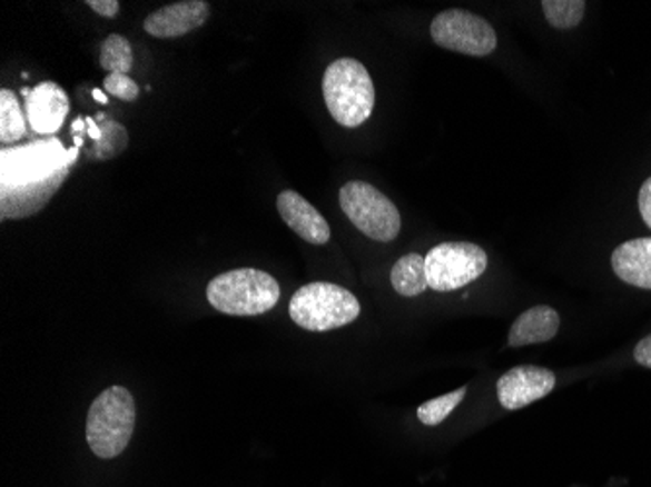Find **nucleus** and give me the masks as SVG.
Listing matches in <instances>:
<instances>
[{"label": "nucleus", "instance_id": "nucleus-1", "mask_svg": "<svg viewBox=\"0 0 651 487\" xmlns=\"http://www.w3.org/2000/svg\"><path fill=\"white\" fill-rule=\"evenodd\" d=\"M82 145L65 149L49 137L0 152V219H28L40 212L77 165Z\"/></svg>", "mask_w": 651, "mask_h": 487}, {"label": "nucleus", "instance_id": "nucleus-2", "mask_svg": "<svg viewBox=\"0 0 651 487\" xmlns=\"http://www.w3.org/2000/svg\"><path fill=\"white\" fill-rule=\"evenodd\" d=\"M324 102L339 126L359 127L375 110V85L365 64L344 57L326 69L322 79Z\"/></svg>", "mask_w": 651, "mask_h": 487}, {"label": "nucleus", "instance_id": "nucleus-3", "mask_svg": "<svg viewBox=\"0 0 651 487\" xmlns=\"http://www.w3.org/2000/svg\"><path fill=\"white\" fill-rule=\"evenodd\" d=\"M279 297V285L262 269H230L207 285L209 305L228 316L266 315Z\"/></svg>", "mask_w": 651, "mask_h": 487}, {"label": "nucleus", "instance_id": "nucleus-4", "mask_svg": "<svg viewBox=\"0 0 651 487\" xmlns=\"http://www.w3.org/2000/svg\"><path fill=\"white\" fill-rule=\"evenodd\" d=\"M137 409L124 386L106 388L88 409L87 440L98 458H116L134 437Z\"/></svg>", "mask_w": 651, "mask_h": 487}, {"label": "nucleus", "instance_id": "nucleus-5", "mask_svg": "<svg viewBox=\"0 0 651 487\" xmlns=\"http://www.w3.org/2000/svg\"><path fill=\"white\" fill-rule=\"evenodd\" d=\"M293 322L308 331H331L355 322L362 305L354 292L334 284H308L289 302Z\"/></svg>", "mask_w": 651, "mask_h": 487}, {"label": "nucleus", "instance_id": "nucleus-6", "mask_svg": "<svg viewBox=\"0 0 651 487\" xmlns=\"http://www.w3.org/2000/svg\"><path fill=\"white\" fill-rule=\"evenodd\" d=\"M339 207L371 240L391 242L401 235L402 219L396 205L367 181H347L339 189Z\"/></svg>", "mask_w": 651, "mask_h": 487}, {"label": "nucleus", "instance_id": "nucleus-7", "mask_svg": "<svg viewBox=\"0 0 651 487\" xmlns=\"http://www.w3.org/2000/svg\"><path fill=\"white\" fill-rule=\"evenodd\" d=\"M486 268V252L472 242H443L425 256L427 284L433 291H456L476 281Z\"/></svg>", "mask_w": 651, "mask_h": 487}, {"label": "nucleus", "instance_id": "nucleus-8", "mask_svg": "<svg viewBox=\"0 0 651 487\" xmlns=\"http://www.w3.org/2000/svg\"><path fill=\"white\" fill-rule=\"evenodd\" d=\"M432 38L440 48L471 57H486L497 48L492 24L463 9L443 10L433 18Z\"/></svg>", "mask_w": 651, "mask_h": 487}, {"label": "nucleus", "instance_id": "nucleus-9", "mask_svg": "<svg viewBox=\"0 0 651 487\" xmlns=\"http://www.w3.org/2000/svg\"><path fill=\"white\" fill-rule=\"evenodd\" d=\"M556 386L554 372L534 365H523L515 369L507 370L500 380H497V400L502 408L507 411L525 408L533 401L542 400L549 396Z\"/></svg>", "mask_w": 651, "mask_h": 487}, {"label": "nucleus", "instance_id": "nucleus-10", "mask_svg": "<svg viewBox=\"0 0 651 487\" xmlns=\"http://www.w3.org/2000/svg\"><path fill=\"white\" fill-rule=\"evenodd\" d=\"M209 4L205 0H181L150 12L145 18V32L158 40H172L194 32L207 22Z\"/></svg>", "mask_w": 651, "mask_h": 487}, {"label": "nucleus", "instance_id": "nucleus-11", "mask_svg": "<svg viewBox=\"0 0 651 487\" xmlns=\"http://www.w3.org/2000/svg\"><path fill=\"white\" fill-rule=\"evenodd\" d=\"M69 110V96L57 82H41L26 96V116L33 133H57L63 127Z\"/></svg>", "mask_w": 651, "mask_h": 487}, {"label": "nucleus", "instance_id": "nucleus-12", "mask_svg": "<svg viewBox=\"0 0 651 487\" xmlns=\"http://www.w3.org/2000/svg\"><path fill=\"white\" fill-rule=\"evenodd\" d=\"M277 211L285 220V225L306 242L322 246L331 240V225L322 217L318 209H314L313 205L297 191L293 189L282 191L277 196Z\"/></svg>", "mask_w": 651, "mask_h": 487}, {"label": "nucleus", "instance_id": "nucleus-13", "mask_svg": "<svg viewBox=\"0 0 651 487\" xmlns=\"http://www.w3.org/2000/svg\"><path fill=\"white\" fill-rule=\"evenodd\" d=\"M612 271L624 284L651 291V238H634L612 252Z\"/></svg>", "mask_w": 651, "mask_h": 487}, {"label": "nucleus", "instance_id": "nucleus-14", "mask_svg": "<svg viewBox=\"0 0 651 487\" xmlns=\"http://www.w3.org/2000/svg\"><path fill=\"white\" fill-rule=\"evenodd\" d=\"M558 330H560V315L552 307L539 305V307L529 308L513 322L507 344L515 349L546 344L550 339L556 338Z\"/></svg>", "mask_w": 651, "mask_h": 487}, {"label": "nucleus", "instance_id": "nucleus-15", "mask_svg": "<svg viewBox=\"0 0 651 487\" xmlns=\"http://www.w3.org/2000/svg\"><path fill=\"white\" fill-rule=\"evenodd\" d=\"M391 284H393L394 291L402 297H417L425 289H430L427 271H425V256H420V254L402 256L391 271Z\"/></svg>", "mask_w": 651, "mask_h": 487}, {"label": "nucleus", "instance_id": "nucleus-16", "mask_svg": "<svg viewBox=\"0 0 651 487\" xmlns=\"http://www.w3.org/2000/svg\"><path fill=\"white\" fill-rule=\"evenodd\" d=\"M26 131H28V123H26V116L20 102H18L17 95L4 88L0 92V142L7 145H14V142L24 139Z\"/></svg>", "mask_w": 651, "mask_h": 487}, {"label": "nucleus", "instance_id": "nucleus-17", "mask_svg": "<svg viewBox=\"0 0 651 487\" xmlns=\"http://www.w3.org/2000/svg\"><path fill=\"white\" fill-rule=\"evenodd\" d=\"M135 57L131 43L119 36V33H111L102 41L100 48V67L106 71L119 72V74H127L134 69Z\"/></svg>", "mask_w": 651, "mask_h": 487}, {"label": "nucleus", "instance_id": "nucleus-18", "mask_svg": "<svg viewBox=\"0 0 651 487\" xmlns=\"http://www.w3.org/2000/svg\"><path fill=\"white\" fill-rule=\"evenodd\" d=\"M585 7L588 4L583 0H544L542 12L552 28L572 30L581 24Z\"/></svg>", "mask_w": 651, "mask_h": 487}, {"label": "nucleus", "instance_id": "nucleus-19", "mask_svg": "<svg viewBox=\"0 0 651 487\" xmlns=\"http://www.w3.org/2000/svg\"><path fill=\"white\" fill-rule=\"evenodd\" d=\"M100 119V129H102V139L96 142L95 149L88 152V157L102 162V160H110V158L121 155L127 147V131L126 127L119 126L118 121L114 119Z\"/></svg>", "mask_w": 651, "mask_h": 487}, {"label": "nucleus", "instance_id": "nucleus-20", "mask_svg": "<svg viewBox=\"0 0 651 487\" xmlns=\"http://www.w3.org/2000/svg\"><path fill=\"white\" fill-rule=\"evenodd\" d=\"M464 396H466V386L458 388L455 392L440 396L435 400L425 401L417 408V419L427 427L443 424L455 411L456 406L464 400Z\"/></svg>", "mask_w": 651, "mask_h": 487}, {"label": "nucleus", "instance_id": "nucleus-21", "mask_svg": "<svg viewBox=\"0 0 651 487\" xmlns=\"http://www.w3.org/2000/svg\"><path fill=\"white\" fill-rule=\"evenodd\" d=\"M103 88L106 92H110L116 98H121L126 102H134L139 96V85L134 79H129L127 74H119V72H111L103 80Z\"/></svg>", "mask_w": 651, "mask_h": 487}, {"label": "nucleus", "instance_id": "nucleus-22", "mask_svg": "<svg viewBox=\"0 0 651 487\" xmlns=\"http://www.w3.org/2000/svg\"><path fill=\"white\" fill-rule=\"evenodd\" d=\"M638 205H640V215H642L643 222L651 228V178L643 181L640 188V197H638Z\"/></svg>", "mask_w": 651, "mask_h": 487}, {"label": "nucleus", "instance_id": "nucleus-23", "mask_svg": "<svg viewBox=\"0 0 651 487\" xmlns=\"http://www.w3.org/2000/svg\"><path fill=\"white\" fill-rule=\"evenodd\" d=\"M87 7L95 10L96 14L103 18L118 17L119 4L118 0H88Z\"/></svg>", "mask_w": 651, "mask_h": 487}, {"label": "nucleus", "instance_id": "nucleus-24", "mask_svg": "<svg viewBox=\"0 0 651 487\" xmlns=\"http://www.w3.org/2000/svg\"><path fill=\"white\" fill-rule=\"evenodd\" d=\"M634 359L638 365L651 369V334L635 346Z\"/></svg>", "mask_w": 651, "mask_h": 487}, {"label": "nucleus", "instance_id": "nucleus-25", "mask_svg": "<svg viewBox=\"0 0 651 487\" xmlns=\"http://www.w3.org/2000/svg\"><path fill=\"white\" fill-rule=\"evenodd\" d=\"M87 133L90 135V139H95L96 142L102 139V129L96 123V119H87Z\"/></svg>", "mask_w": 651, "mask_h": 487}, {"label": "nucleus", "instance_id": "nucleus-26", "mask_svg": "<svg viewBox=\"0 0 651 487\" xmlns=\"http://www.w3.org/2000/svg\"><path fill=\"white\" fill-rule=\"evenodd\" d=\"M85 129H87V119H77V121L72 123V131H75V135L82 133Z\"/></svg>", "mask_w": 651, "mask_h": 487}, {"label": "nucleus", "instance_id": "nucleus-27", "mask_svg": "<svg viewBox=\"0 0 651 487\" xmlns=\"http://www.w3.org/2000/svg\"><path fill=\"white\" fill-rule=\"evenodd\" d=\"M92 96H95L96 102L100 103L110 102V100H108V96L103 95L102 90H92Z\"/></svg>", "mask_w": 651, "mask_h": 487}]
</instances>
